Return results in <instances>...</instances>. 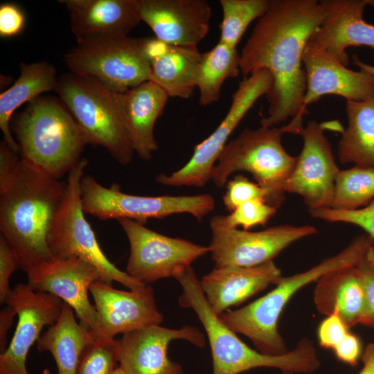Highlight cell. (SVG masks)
Here are the masks:
<instances>
[{"label": "cell", "mask_w": 374, "mask_h": 374, "mask_svg": "<svg viewBox=\"0 0 374 374\" xmlns=\"http://www.w3.org/2000/svg\"><path fill=\"white\" fill-rule=\"evenodd\" d=\"M326 16L324 0H271L240 54V73L247 77L265 69L273 77L266 95L263 127H275L288 118H303L306 89L303 65L305 48Z\"/></svg>", "instance_id": "cell-1"}, {"label": "cell", "mask_w": 374, "mask_h": 374, "mask_svg": "<svg viewBox=\"0 0 374 374\" xmlns=\"http://www.w3.org/2000/svg\"><path fill=\"white\" fill-rule=\"evenodd\" d=\"M66 181L54 178L0 143V232L27 274L52 262L48 238Z\"/></svg>", "instance_id": "cell-2"}, {"label": "cell", "mask_w": 374, "mask_h": 374, "mask_svg": "<svg viewBox=\"0 0 374 374\" xmlns=\"http://www.w3.org/2000/svg\"><path fill=\"white\" fill-rule=\"evenodd\" d=\"M174 278L182 288L179 298L180 306L191 308L205 330L211 351L213 374H240L260 367L294 374L312 373L319 368L321 362L317 350L306 337L281 355H265L249 347L211 308L192 267Z\"/></svg>", "instance_id": "cell-3"}, {"label": "cell", "mask_w": 374, "mask_h": 374, "mask_svg": "<svg viewBox=\"0 0 374 374\" xmlns=\"http://www.w3.org/2000/svg\"><path fill=\"white\" fill-rule=\"evenodd\" d=\"M373 244L374 240L367 234L359 235L337 254L306 271L282 277L265 295L240 309L228 310L219 317L231 330L249 338L260 353L283 355L289 350L278 331V322L290 299L303 287L317 281L324 274L341 267L355 266Z\"/></svg>", "instance_id": "cell-4"}, {"label": "cell", "mask_w": 374, "mask_h": 374, "mask_svg": "<svg viewBox=\"0 0 374 374\" xmlns=\"http://www.w3.org/2000/svg\"><path fill=\"white\" fill-rule=\"evenodd\" d=\"M19 156L50 176L60 179L82 158L85 137L60 100L39 96L16 116L12 126Z\"/></svg>", "instance_id": "cell-5"}, {"label": "cell", "mask_w": 374, "mask_h": 374, "mask_svg": "<svg viewBox=\"0 0 374 374\" xmlns=\"http://www.w3.org/2000/svg\"><path fill=\"white\" fill-rule=\"evenodd\" d=\"M303 129V121L296 118L280 127L245 128L226 143L211 180L222 188L234 172H247L264 190L266 202L278 210L285 200L286 182L296 161V157L285 150L282 136L286 133L300 135Z\"/></svg>", "instance_id": "cell-6"}, {"label": "cell", "mask_w": 374, "mask_h": 374, "mask_svg": "<svg viewBox=\"0 0 374 374\" xmlns=\"http://www.w3.org/2000/svg\"><path fill=\"white\" fill-rule=\"evenodd\" d=\"M55 91L80 127L87 144L105 148L120 164L135 153L118 94L73 73L63 74Z\"/></svg>", "instance_id": "cell-7"}, {"label": "cell", "mask_w": 374, "mask_h": 374, "mask_svg": "<svg viewBox=\"0 0 374 374\" xmlns=\"http://www.w3.org/2000/svg\"><path fill=\"white\" fill-rule=\"evenodd\" d=\"M147 37L114 36L77 42L64 56L71 73L123 93L150 79Z\"/></svg>", "instance_id": "cell-8"}, {"label": "cell", "mask_w": 374, "mask_h": 374, "mask_svg": "<svg viewBox=\"0 0 374 374\" xmlns=\"http://www.w3.org/2000/svg\"><path fill=\"white\" fill-rule=\"evenodd\" d=\"M82 158L67 175L64 200L51 229L48 246L54 258H79L95 267L105 283H121L130 290H137L143 285L126 271L119 269L105 255L83 211L80 182L87 166Z\"/></svg>", "instance_id": "cell-9"}, {"label": "cell", "mask_w": 374, "mask_h": 374, "mask_svg": "<svg viewBox=\"0 0 374 374\" xmlns=\"http://www.w3.org/2000/svg\"><path fill=\"white\" fill-rule=\"evenodd\" d=\"M83 211L100 220L129 219L142 224L149 219H163L170 215L188 213L201 221L215 206L209 194L195 195L142 196L123 193L113 184L107 188L89 175L80 182Z\"/></svg>", "instance_id": "cell-10"}, {"label": "cell", "mask_w": 374, "mask_h": 374, "mask_svg": "<svg viewBox=\"0 0 374 374\" xmlns=\"http://www.w3.org/2000/svg\"><path fill=\"white\" fill-rule=\"evenodd\" d=\"M272 84V75L265 69L245 77L233 94L225 117L214 132L195 145L192 157L183 167L170 175H158L157 182L172 187L204 186L211 180L213 168L228 143L229 137L256 102L269 93Z\"/></svg>", "instance_id": "cell-11"}, {"label": "cell", "mask_w": 374, "mask_h": 374, "mask_svg": "<svg viewBox=\"0 0 374 374\" xmlns=\"http://www.w3.org/2000/svg\"><path fill=\"white\" fill-rule=\"evenodd\" d=\"M118 222L130 244L125 271L143 285L175 278L210 252L208 247L162 235L132 220L119 219Z\"/></svg>", "instance_id": "cell-12"}, {"label": "cell", "mask_w": 374, "mask_h": 374, "mask_svg": "<svg viewBox=\"0 0 374 374\" xmlns=\"http://www.w3.org/2000/svg\"><path fill=\"white\" fill-rule=\"evenodd\" d=\"M208 246L215 267H255L273 260L291 244L311 236L317 229L311 225L280 224L259 231L230 229L217 215L210 221Z\"/></svg>", "instance_id": "cell-13"}, {"label": "cell", "mask_w": 374, "mask_h": 374, "mask_svg": "<svg viewBox=\"0 0 374 374\" xmlns=\"http://www.w3.org/2000/svg\"><path fill=\"white\" fill-rule=\"evenodd\" d=\"M324 130L314 120L303 127L302 150L285 185L286 193L301 196L309 210L330 207L340 170Z\"/></svg>", "instance_id": "cell-14"}, {"label": "cell", "mask_w": 374, "mask_h": 374, "mask_svg": "<svg viewBox=\"0 0 374 374\" xmlns=\"http://www.w3.org/2000/svg\"><path fill=\"white\" fill-rule=\"evenodd\" d=\"M64 303L51 294L35 291L28 283H19L12 289L6 304L15 310L18 319L9 345L0 355V374H29L28 352L42 329L56 322Z\"/></svg>", "instance_id": "cell-15"}, {"label": "cell", "mask_w": 374, "mask_h": 374, "mask_svg": "<svg viewBox=\"0 0 374 374\" xmlns=\"http://www.w3.org/2000/svg\"><path fill=\"white\" fill-rule=\"evenodd\" d=\"M27 276L33 290L60 299L73 309L93 337L100 338L98 314L89 298L91 285L103 281L95 267L76 257L55 258Z\"/></svg>", "instance_id": "cell-16"}, {"label": "cell", "mask_w": 374, "mask_h": 374, "mask_svg": "<svg viewBox=\"0 0 374 374\" xmlns=\"http://www.w3.org/2000/svg\"><path fill=\"white\" fill-rule=\"evenodd\" d=\"M178 339L199 348L206 344L204 333L197 327L152 325L123 335L118 340V366L124 374H184L181 365L168 357L169 344Z\"/></svg>", "instance_id": "cell-17"}, {"label": "cell", "mask_w": 374, "mask_h": 374, "mask_svg": "<svg viewBox=\"0 0 374 374\" xmlns=\"http://www.w3.org/2000/svg\"><path fill=\"white\" fill-rule=\"evenodd\" d=\"M98 314L100 338L114 339L125 333L160 325L163 314L157 308L153 288L145 285L124 291L97 281L89 289Z\"/></svg>", "instance_id": "cell-18"}, {"label": "cell", "mask_w": 374, "mask_h": 374, "mask_svg": "<svg viewBox=\"0 0 374 374\" xmlns=\"http://www.w3.org/2000/svg\"><path fill=\"white\" fill-rule=\"evenodd\" d=\"M134 4L141 21L164 43L197 47L208 32L211 8L206 0H134Z\"/></svg>", "instance_id": "cell-19"}, {"label": "cell", "mask_w": 374, "mask_h": 374, "mask_svg": "<svg viewBox=\"0 0 374 374\" xmlns=\"http://www.w3.org/2000/svg\"><path fill=\"white\" fill-rule=\"evenodd\" d=\"M306 89L303 107L318 101L326 95H336L346 101L374 98V77L362 71L348 69L318 47L308 43L303 56Z\"/></svg>", "instance_id": "cell-20"}, {"label": "cell", "mask_w": 374, "mask_h": 374, "mask_svg": "<svg viewBox=\"0 0 374 374\" xmlns=\"http://www.w3.org/2000/svg\"><path fill=\"white\" fill-rule=\"evenodd\" d=\"M326 16L310 42L348 66L346 48L367 46L374 50V25L363 18L372 0H324Z\"/></svg>", "instance_id": "cell-21"}, {"label": "cell", "mask_w": 374, "mask_h": 374, "mask_svg": "<svg viewBox=\"0 0 374 374\" xmlns=\"http://www.w3.org/2000/svg\"><path fill=\"white\" fill-rule=\"evenodd\" d=\"M273 260L255 267H215L200 280L201 288L217 315L239 305L282 278Z\"/></svg>", "instance_id": "cell-22"}, {"label": "cell", "mask_w": 374, "mask_h": 374, "mask_svg": "<svg viewBox=\"0 0 374 374\" xmlns=\"http://www.w3.org/2000/svg\"><path fill=\"white\" fill-rule=\"evenodd\" d=\"M69 12L77 42L106 37L127 36L141 20L134 0H60Z\"/></svg>", "instance_id": "cell-23"}, {"label": "cell", "mask_w": 374, "mask_h": 374, "mask_svg": "<svg viewBox=\"0 0 374 374\" xmlns=\"http://www.w3.org/2000/svg\"><path fill=\"white\" fill-rule=\"evenodd\" d=\"M135 153L148 161L158 149L154 129L169 97L159 85L148 80L118 94Z\"/></svg>", "instance_id": "cell-24"}, {"label": "cell", "mask_w": 374, "mask_h": 374, "mask_svg": "<svg viewBox=\"0 0 374 374\" xmlns=\"http://www.w3.org/2000/svg\"><path fill=\"white\" fill-rule=\"evenodd\" d=\"M150 79L172 98H188L196 87L202 53L197 47L168 44L148 38Z\"/></svg>", "instance_id": "cell-25"}, {"label": "cell", "mask_w": 374, "mask_h": 374, "mask_svg": "<svg viewBox=\"0 0 374 374\" xmlns=\"http://www.w3.org/2000/svg\"><path fill=\"white\" fill-rule=\"evenodd\" d=\"M355 266L324 274L314 291L317 310L326 316L337 313L349 328L361 324L364 308V290Z\"/></svg>", "instance_id": "cell-26"}, {"label": "cell", "mask_w": 374, "mask_h": 374, "mask_svg": "<svg viewBox=\"0 0 374 374\" xmlns=\"http://www.w3.org/2000/svg\"><path fill=\"white\" fill-rule=\"evenodd\" d=\"M58 79L55 67L47 62L19 64V76L14 84L0 94V129L3 140L16 153L19 147L12 137L10 121L14 112L46 91L55 90Z\"/></svg>", "instance_id": "cell-27"}, {"label": "cell", "mask_w": 374, "mask_h": 374, "mask_svg": "<svg viewBox=\"0 0 374 374\" xmlns=\"http://www.w3.org/2000/svg\"><path fill=\"white\" fill-rule=\"evenodd\" d=\"M94 338L78 322L73 309L64 303L55 323L48 327L37 341L40 352L48 351L56 363L57 374H75L81 355Z\"/></svg>", "instance_id": "cell-28"}, {"label": "cell", "mask_w": 374, "mask_h": 374, "mask_svg": "<svg viewBox=\"0 0 374 374\" xmlns=\"http://www.w3.org/2000/svg\"><path fill=\"white\" fill-rule=\"evenodd\" d=\"M347 127L338 143L339 161L374 168V98L346 101Z\"/></svg>", "instance_id": "cell-29"}, {"label": "cell", "mask_w": 374, "mask_h": 374, "mask_svg": "<svg viewBox=\"0 0 374 374\" xmlns=\"http://www.w3.org/2000/svg\"><path fill=\"white\" fill-rule=\"evenodd\" d=\"M240 73V54L236 48L219 41L212 49L202 53L196 77L199 104L207 106L218 101L224 82Z\"/></svg>", "instance_id": "cell-30"}, {"label": "cell", "mask_w": 374, "mask_h": 374, "mask_svg": "<svg viewBox=\"0 0 374 374\" xmlns=\"http://www.w3.org/2000/svg\"><path fill=\"white\" fill-rule=\"evenodd\" d=\"M374 200V168L354 166L340 170L335 184L330 207L350 211Z\"/></svg>", "instance_id": "cell-31"}, {"label": "cell", "mask_w": 374, "mask_h": 374, "mask_svg": "<svg viewBox=\"0 0 374 374\" xmlns=\"http://www.w3.org/2000/svg\"><path fill=\"white\" fill-rule=\"evenodd\" d=\"M271 0H220L223 17L220 42L236 48L249 24L267 10Z\"/></svg>", "instance_id": "cell-32"}, {"label": "cell", "mask_w": 374, "mask_h": 374, "mask_svg": "<svg viewBox=\"0 0 374 374\" xmlns=\"http://www.w3.org/2000/svg\"><path fill=\"white\" fill-rule=\"evenodd\" d=\"M118 340L93 339L84 348L75 374H112L118 366Z\"/></svg>", "instance_id": "cell-33"}, {"label": "cell", "mask_w": 374, "mask_h": 374, "mask_svg": "<svg viewBox=\"0 0 374 374\" xmlns=\"http://www.w3.org/2000/svg\"><path fill=\"white\" fill-rule=\"evenodd\" d=\"M276 212L277 209L265 200L254 199L243 203L229 215H217V217L227 228L242 226L243 230L249 231L258 225L265 226Z\"/></svg>", "instance_id": "cell-34"}, {"label": "cell", "mask_w": 374, "mask_h": 374, "mask_svg": "<svg viewBox=\"0 0 374 374\" xmlns=\"http://www.w3.org/2000/svg\"><path fill=\"white\" fill-rule=\"evenodd\" d=\"M309 213L315 219L357 226L374 240V200L355 210L343 211L328 207L309 210Z\"/></svg>", "instance_id": "cell-35"}, {"label": "cell", "mask_w": 374, "mask_h": 374, "mask_svg": "<svg viewBox=\"0 0 374 374\" xmlns=\"http://www.w3.org/2000/svg\"><path fill=\"white\" fill-rule=\"evenodd\" d=\"M355 267L364 294V308L361 324L374 327V244L366 249Z\"/></svg>", "instance_id": "cell-36"}, {"label": "cell", "mask_w": 374, "mask_h": 374, "mask_svg": "<svg viewBox=\"0 0 374 374\" xmlns=\"http://www.w3.org/2000/svg\"><path fill=\"white\" fill-rule=\"evenodd\" d=\"M265 197L264 190L257 183L238 175L227 181L222 200L226 210L231 212L246 202L254 199L265 201Z\"/></svg>", "instance_id": "cell-37"}, {"label": "cell", "mask_w": 374, "mask_h": 374, "mask_svg": "<svg viewBox=\"0 0 374 374\" xmlns=\"http://www.w3.org/2000/svg\"><path fill=\"white\" fill-rule=\"evenodd\" d=\"M349 329L337 313L326 316L317 329L319 346L334 350L350 332Z\"/></svg>", "instance_id": "cell-38"}, {"label": "cell", "mask_w": 374, "mask_h": 374, "mask_svg": "<svg viewBox=\"0 0 374 374\" xmlns=\"http://www.w3.org/2000/svg\"><path fill=\"white\" fill-rule=\"evenodd\" d=\"M20 267L18 258L5 238L0 235V303H6L12 289L10 278L12 274Z\"/></svg>", "instance_id": "cell-39"}, {"label": "cell", "mask_w": 374, "mask_h": 374, "mask_svg": "<svg viewBox=\"0 0 374 374\" xmlns=\"http://www.w3.org/2000/svg\"><path fill=\"white\" fill-rule=\"evenodd\" d=\"M26 16L16 3H3L0 5V36L12 37L19 35L25 27Z\"/></svg>", "instance_id": "cell-40"}, {"label": "cell", "mask_w": 374, "mask_h": 374, "mask_svg": "<svg viewBox=\"0 0 374 374\" xmlns=\"http://www.w3.org/2000/svg\"><path fill=\"white\" fill-rule=\"evenodd\" d=\"M333 351L339 360L351 366H355L362 354L360 339L350 332Z\"/></svg>", "instance_id": "cell-41"}, {"label": "cell", "mask_w": 374, "mask_h": 374, "mask_svg": "<svg viewBox=\"0 0 374 374\" xmlns=\"http://www.w3.org/2000/svg\"><path fill=\"white\" fill-rule=\"evenodd\" d=\"M17 316L15 310L10 305H7L0 312V351H5L8 347L7 335L11 328L14 317Z\"/></svg>", "instance_id": "cell-42"}, {"label": "cell", "mask_w": 374, "mask_h": 374, "mask_svg": "<svg viewBox=\"0 0 374 374\" xmlns=\"http://www.w3.org/2000/svg\"><path fill=\"white\" fill-rule=\"evenodd\" d=\"M362 359L363 366L357 374H374V342L367 345L362 353Z\"/></svg>", "instance_id": "cell-43"}, {"label": "cell", "mask_w": 374, "mask_h": 374, "mask_svg": "<svg viewBox=\"0 0 374 374\" xmlns=\"http://www.w3.org/2000/svg\"><path fill=\"white\" fill-rule=\"evenodd\" d=\"M353 62L359 70L366 72L374 77V65L362 61L357 55L353 56Z\"/></svg>", "instance_id": "cell-44"}, {"label": "cell", "mask_w": 374, "mask_h": 374, "mask_svg": "<svg viewBox=\"0 0 374 374\" xmlns=\"http://www.w3.org/2000/svg\"><path fill=\"white\" fill-rule=\"evenodd\" d=\"M112 374H124L123 370L121 369V368L118 366L114 370V371L112 373Z\"/></svg>", "instance_id": "cell-45"}, {"label": "cell", "mask_w": 374, "mask_h": 374, "mask_svg": "<svg viewBox=\"0 0 374 374\" xmlns=\"http://www.w3.org/2000/svg\"><path fill=\"white\" fill-rule=\"evenodd\" d=\"M42 374H51L49 369L48 368H44L42 371Z\"/></svg>", "instance_id": "cell-46"}, {"label": "cell", "mask_w": 374, "mask_h": 374, "mask_svg": "<svg viewBox=\"0 0 374 374\" xmlns=\"http://www.w3.org/2000/svg\"><path fill=\"white\" fill-rule=\"evenodd\" d=\"M283 374H294V373H290V372H283Z\"/></svg>", "instance_id": "cell-47"}]
</instances>
